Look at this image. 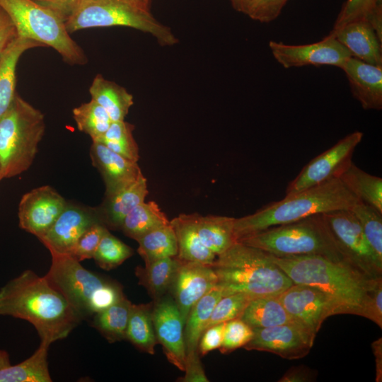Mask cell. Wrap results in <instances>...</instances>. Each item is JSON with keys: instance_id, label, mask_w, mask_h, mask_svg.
Listing matches in <instances>:
<instances>
[{"instance_id": "1", "label": "cell", "mask_w": 382, "mask_h": 382, "mask_svg": "<svg viewBox=\"0 0 382 382\" xmlns=\"http://www.w3.org/2000/svg\"><path fill=\"white\" fill-rule=\"evenodd\" d=\"M0 315L32 324L40 341L66 338L82 318L46 279L27 270L0 289Z\"/></svg>"}, {"instance_id": "2", "label": "cell", "mask_w": 382, "mask_h": 382, "mask_svg": "<svg viewBox=\"0 0 382 382\" xmlns=\"http://www.w3.org/2000/svg\"><path fill=\"white\" fill-rule=\"evenodd\" d=\"M270 255L294 284L322 290L340 306L343 314L362 316L371 289L382 277H369L347 263L319 255Z\"/></svg>"}, {"instance_id": "3", "label": "cell", "mask_w": 382, "mask_h": 382, "mask_svg": "<svg viewBox=\"0 0 382 382\" xmlns=\"http://www.w3.org/2000/svg\"><path fill=\"white\" fill-rule=\"evenodd\" d=\"M360 201L342 183L333 178L323 183L286 195L255 213L236 219V241L268 228L337 210H351Z\"/></svg>"}, {"instance_id": "4", "label": "cell", "mask_w": 382, "mask_h": 382, "mask_svg": "<svg viewBox=\"0 0 382 382\" xmlns=\"http://www.w3.org/2000/svg\"><path fill=\"white\" fill-rule=\"evenodd\" d=\"M212 267L224 296H278L294 284L270 254L238 241L216 256Z\"/></svg>"}, {"instance_id": "5", "label": "cell", "mask_w": 382, "mask_h": 382, "mask_svg": "<svg viewBox=\"0 0 382 382\" xmlns=\"http://www.w3.org/2000/svg\"><path fill=\"white\" fill-rule=\"evenodd\" d=\"M238 241L277 257L319 255L350 265L340 250L323 214L272 226Z\"/></svg>"}, {"instance_id": "6", "label": "cell", "mask_w": 382, "mask_h": 382, "mask_svg": "<svg viewBox=\"0 0 382 382\" xmlns=\"http://www.w3.org/2000/svg\"><path fill=\"white\" fill-rule=\"evenodd\" d=\"M50 253L52 262L45 277L82 319L106 309L125 296L118 283L86 269L71 255Z\"/></svg>"}, {"instance_id": "7", "label": "cell", "mask_w": 382, "mask_h": 382, "mask_svg": "<svg viewBox=\"0 0 382 382\" xmlns=\"http://www.w3.org/2000/svg\"><path fill=\"white\" fill-rule=\"evenodd\" d=\"M150 0H79L73 13L65 21L70 34L91 28L123 26L150 34L162 46L178 42L170 28L150 11Z\"/></svg>"}, {"instance_id": "8", "label": "cell", "mask_w": 382, "mask_h": 382, "mask_svg": "<svg viewBox=\"0 0 382 382\" xmlns=\"http://www.w3.org/2000/svg\"><path fill=\"white\" fill-rule=\"evenodd\" d=\"M45 131V116L17 93L0 118V167L4 178L32 165Z\"/></svg>"}, {"instance_id": "9", "label": "cell", "mask_w": 382, "mask_h": 382, "mask_svg": "<svg viewBox=\"0 0 382 382\" xmlns=\"http://www.w3.org/2000/svg\"><path fill=\"white\" fill-rule=\"evenodd\" d=\"M20 37L31 39L55 50L70 65H83L87 57L71 37L64 21L33 0H0Z\"/></svg>"}, {"instance_id": "10", "label": "cell", "mask_w": 382, "mask_h": 382, "mask_svg": "<svg viewBox=\"0 0 382 382\" xmlns=\"http://www.w3.org/2000/svg\"><path fill=\"white\" fill-rule=\"evenodd\" d=\"M323 214L347 262L369 277H382V262L375 256L352 212L344 209Z\"/></svg>"}, {"instance_id": "11", "label": "cell", "mask_w": 382, "mask_h": 382, "mask_svg": "<svg viewBox=\"0 0 382 382\" xmlns=\"http://www.w3.org/2000/svg\"><path fill=\"white\" fill-rule=\"evenodd\" d=\"M277 296L294 321L315 336L326 318L343 314L330 296L313 286L293 284Z\"/></svg>"}, {"instance_id": "12", "label": "cell", "mask_w": 382, "mask_h": 382, "mask_svg": "<svg viewBox=\"0 0 382 382\" xmlns=\"http://www.w3.org/2000/svg\"><path fill=\"white\" fill-rule=\"evenodd\" d=\"M363 135L359 131L350 133L311 160L288 185L286 195L339 178L352 163L354 151L362 140Z\"/></svg>"}, {"instance_id": "13", "label": "cell", "mask_w": 382, "mask_h": 382, "mask_svg": "<svg viewBox=\"0 0 382 382\" xmlns=\"http://www.w3.org/2000/svg\"><path fill=\"white\" fill-rule=\"evenodd\" d=\"M269 47L274 58L285 69L309 65L340 68L352 57L330 33L322 40L311 44L294 45L271 40Z\"/></svg>"}, {"instance_id": "14", "label": "cell", "mask_w": 382, "mask_h": 382, "mask_svg": "<svg viewBox=\"0 0 382 382\" xmlns=\"http://www.w3.org/2000/svg\"><path fill=\"white\" fill-rule=\"evenodd\" d=\"M316 336L296 322L265 328H253V336L243 347L275 354L286 359L306 357L311 351Z\"/></svg>"}, {"instance_id": "15", "label": "cell", "mask_w": 382, "mask_h": 382, "mask_svg": "<svg viewBox=\"0 0 382 382\" xmlns=\"http://www.w3.org/2000/svg\"><path fill=\"white\" fill-rule=\"evenodd\" d=\"M66 203V200L50 185H42L26 192L18 204L20 228L39 238L54 224Z\"/></svg>"}, {"instance_id": "16", "label": "cell", "mask_w": 382, "mask_h": 382, "mask_svg": "<svg viewBox=\"0 0 382 382\" xmlns=\"http://www.w3.org/2000/svg\"><path fill=\"white\" fill-rule=\"evenodd\" d=\"M96 223H102L96 207L67 202L54 224L38 239L50 252L70 255L80 236Z\"/></svg>"}, {"instance_id": "17", "label": "cell", "mask_w": 382, "mask_h": 382, "mask_svg": "<svg viewBox=\"0 0 382 382\" xmlns=\"http://www.w3.org/2000/svg\"><path fill=\"white\" fill-rule=\"evenodd\" d=\"M217 283L212 265L179 260L169 290L184 324L194 304Z\"/></svg>"}, {"instance_id": "18", "label": "cell", "mask_w": 382, "mask_h": 382, "mask_svg": "<svg viewBox=\"0 0 382 382\" xmlns=\"http://www.w3.org/2000/svg\"><path fill=\"white\" fill-rule=\"evenodd\" d=\"M151 316L157 342L168 361L183 371L186 356L184 323L173 299L163 296L156 300Z\"/></svg>"}, {"instance_id": "19", "label": "cell", "mask_w": 382, "mask_h": 382, "mask_svg": "<svg viewBox=\"0 0 382 382\" xmlns=\"http://www.w3.org/2000/svg\"><path fill=\"white\" fill-rule=\"evenodd\" d=\"M340 69L347 76L353 96L364 109H382V66L350 57Z\"/></svg>"}, {"instance_id": "20", "label": "cell", "mask_w": 382, "mask_h": 382, "mask_svg": "<svg viewBox=\"0 0 382 382\" xmlns=\"http://www.w3.org/2000/svg\"><path fill=\"white\" fill-rule=\"evenodd\" d=\"M90 156L103 180L105 195L132 183L142 175L137 162L122 156L100 143L93 141Z\"/></svg>"}, {"instance_id": "21", "label": "cell", "mask_w": 382, "mask_h": 382, "mask_svg": "<svg viewBox=\"0 0 382 382\" xmlns=\"http://www.w3.org/2000/svg\"><path fill=\"white\" fill-rule=\"evenodd\" d=\"M330 33L349 51L353 57L372 65L382 66V40L367 21H352L332 29Z\"/></svg>"}, {"instance_id": "22", "label": "cell", "mask_w": 382, "mask_h": 382, "mask_svg": "<svg viewBox=\"0 0 382 382\" xmlns=\"http://www.w3.org/2000/svg\"><path fill=\"white\" fill-rule=\"evenodd\" d=\"M147 180L143 174L132 183L105 195L101 204L96 207L102 223L109 229H120L125 217L148 195Z\"/></svg>"}, {"instance_id": "23", "label": "cell", "mask_w": 382, "mask_h": 382, "mask_svg": "<svg viewBox=\"0 0 382 382\" xmlns=\"http://www.w3.org/2000/svg\"><path fill=\"white\" fill-rule=\"evenodd\" d=\"M175 231L178 253L183 261L212 265L216 255L202 242L195 225V213L180 214L170 221Z\"/></svg>"}, {"instance_id": "24", "label": "cell", "mask_w": 382, "mask_h": 382, "mask_svg": "<svg viewBox=\"0 0 382 382\" xmlns=\"http://www.w3.org/2000/svg\"><path fill=\"white\" fill-rule=\"evenodd\" d=\"M45 47L31 39L18 36L6 48L0 59V118L10 108L16 93V70L18 62L26 50Z\"/></svg>"}, {"instance_id": "25", "label": "cell", "mask_w": 382, "mask_h": 382, "mask_svg": "<svg viewBox=\"0 0 382 382\" xmlns=\"http://www.w3.org/2000/svg\"><path fill=\"white\" fill-rule=\"evenodd\" d=\"M91 99L102 106L112 122L125 120L134 104L133 96L124 87L105 79L95 76L89 88Z\"/></svg>"}, {"instance_id": "26", "label": "cell", "mask_w": 382, "mask_h": 382, "mask_svg": "<svg viewBox=\"0 0 382 382\" xmlns=\"http://www.w3.org/2000/svg\"><path fill=\"white\" fill-rule=\"evenodd\" d=\"M235 218L195 213L197 233L204 243L216 256L236 242L234 235Z\"/></svg>"}, {"instance_id": "27", "label": "cell", "mask_w": 382, "mask_h": 382, "mask_svg": "<svg viewBox=\"0 0 382 382\" xmlns=\"http://www.w3.org/2000/svg\"><path fill=\"white\" fill-rule=\"evenodd\" d=\"M224 296L216 284L191 308L184 324L185 353L198 351V343L217 301Z\"/></svg>"}, {"instance_id": "28", "label": "cell", "mask_w": 382, "mask_h": 382, "mask_svg": "<svg viewBox=\"0 0 382 382\" xmlns=\"http://www.w3.org/2000/svg\"><path fill=\"white\" fill-rule=\"evenodd\" d=\"M50 344L40 341L35 352L18 364L0 370V382H51L47 355Z\"/></svg>"}, {"instance_id": "29", "label": "cell", "mask_w": 382, "mask_h": 382, "mask_svg": "<svg viewBox=\"0 0 382 382\" xmlns=\"http://www.w3.org/2000/svg\"><path fill=\"white\" fill-rule=\"evenodd\" d=\"M241 318L253 328H265L293 322L277 296L252 299Z\"/></svg>"}, {"instance_id": "30", "label": "cell", "mask_w": 382, "mask_h": 382, "mask_svg": "<svg viewBox=\"0 0 382 382\" xmlns=\"http://www.w3.org/2000/svg\"><path fill=\"white\" fill-rule=\"evenodd\" d=\"M179 262L176 256L166 257L145 262L135 270L139 284L144 286L156 300L170 289Z\"/></svg>"}, {"instance_id": "31", "label": "cell", "mask_w": 382, "mask_h": 382, "mask_svg": "<svg viewBox=\"0 0 382 382\" xmlns=\"http://www.w3.org/2000/svg\"><path fill=\"white\" fill-rule=\"evenodd\" d=\"M339 178L360 201L382 214L381 178L371 175L351 163Z\"/></svg>"}, {"instance_id": "32", "label": "cell", "mask_w": 382, "mask_h": 382, "mask_svg": "<svg viewBox=\"0 0 382 382\" xmlns=\"http://www.w3.org/2000/svg\"><path fill=\"white\" fill-rule=\"evenodd\" d=\"M170 224L164 212L154 201L142 202L123 219L120 230L137 241L145 233Z\"/></svg>"}, {"instance_id": "33", "label": "cell", "mask_w": 382, "mask_h": 382, "mask_svg": "<svg viewBox=\"0 0 382 382\" xmlns=\"http://www.w3.org/2000/svg\"><path fill=\"white\" fill-rule=\"evenodd\" d=\"M152 304H132L126 340L139 350L154 354L157 344L152 316Z\"/></svg>"}, {"instance_id": "34", "label": "cell", "mask_w": 382, "mask_h": 382, "mask_svg": "<svg viewBox=\"0 0 382 382\" xmlns=\"http://www.w3.org/2000/svg\"><path fill=\"white\" fill-rule=\"evenodd\" d=\"M132 304L124 296L111 306L94 314L93 326L110 342L126 340Z\"/></svg>"}, {"instance_id": "35", "label": "cell", "mask_w": 382, "mask_h": 382, "mask_svg": "<svg viewBox=\"0 0 382 382\" xmlns=\"http://www.w3.org/2000/svg\"><path fill=\"white\" fill-rule=\"evenodd\" d=\"M137 252L144 263L166 257H175L178 253L177 240L170 224L155 228L137 240Z\"/></svg>"}, {"instance_id": "36", "label": "cell", "mask_w": 382, "mask_h": 382, "mask_svg": "<svg viewBox=\"0 0 382 382\" xmlns=\"http://www.w3.org/2000/svg\"><path fill=\"white\" fill-rule=\"evenodd\" d=\"M357 20H366L370 23L381 40L382 0H346L334 23L333 29Z\"/></svg>"}, {"instance_id": "37", "label": "cell", "mask_w": 382, "mask_h": 382, "mask_svg": "<svg viewBox=\"0 0 382 382\" xmlns=\"http://www.w3.org/2000/svg\"><path fill=\"white\" fill-rule=\"evenodd\" d=\"M134 125L125 120L112 122L105 133L95 142L105 145L122 156L138 162L139 149L134 136Z\"/></svg>"}, {"instance_id": "38", "label": "cell", "mask_w": 382, "mask_h": 382, "mask_svg": "<svg viewBox=\"0 0 382 382\" xmlns=\"http://www.w3.org/2000/svg\"><path fill=\"white\" fill-rule=\"evenodd\" d=\"M72 113L78 129L88 134L92 141L102 137L112 122L105 109L93 99L74 108Z\"/></svg>"}, {"instance_id": "39", "label": "cell", "mask_w": 382, "mask_h": 382, "mask_svg": "<svg viewBox=\"0 0 382 382\" xmlns=\"http://www.w3.org/2000/svg\"><path fill=\"white\" fill-rule=\"evenodd\" d=\"M351 211L359 222L375 256L382 262V214L361 201H359Z\"/></svg>"}, {"instance_id": "40", "label": "cell", "mask_w": 382, "mask_h": 382, "mask_svg": "<svg viewBox=\"0 0 382 382\" xmlns=\"http://www.w3.org/2000/svg\"><path fill=\"white\" fill-rule=\"evenodd\" d=\"M133 255L132 249L108 229L102 237L93 259L100 268L114 269Z\"/></svg>"}, {"instance_id": "41", "label": "cell", "mask_w": 382, "mask_h": 382, "mask_svg": "<svg viewBox=\"0 0 382 382\" xmlns=\"http://www.w3.org/2000/svg\"><path fill=\"white\" fill-rule=\"evenodd\" d=\"M253 298L243 293H233L223 296L217 301L205 329L216 324L241 318Z\"/></svg>"}, {"instance_id": "42", "label": "cell", "mask_w": 382, "mask_h": 382, "mask_svg": "<svg viewBox=\"0 0 382 382\" xmlns=\"http://www.w3.org/2000/svg\"><path fill=\"white\" fill-rule=\"evenodd\" d=\"M253 329L241 318L226 322L222 344L219 351L228 354L243 347L253 337Z\"/></svg>"}, {"instance_id": "43", "label": "cell", "mask_w": 382, "mask_h": 382, "mask_svg": "<svg viewBox=\"0 0 382 382\" xmlns=\"http://www.w3.org/2000/svg\"><path fill=\"white\" fill-rule=\"evenodd\" d=\"M108 229L102 223L92 225L80 236L70 255L79 262L92 259L102 237Z\"/></svg>"}, {"instance_id": "44", "label": "cell", "mask_w": 382, "mask_h": 382, "mask_svg": "<svg viewBox=\"0 0 382 382\" xmlns=\"http://www.w3.org/2000/svg\"><path fill=\"white\" fill-rule=\"evenodd\" d=\"M288 0H251L245 14L251 19L269 23L277 18Z\"/></svg>"}, {"instance_id": "45", "label": "cell", "mask_w": 382, "mask_h": 382, "mask_svg": "<svg viewBox=\"0 0 382 382\" xmlns=\"http://www.w3.org/2000/svg\"><path fill=\"white\" fill-rule=\"evenodd\" d=\"M362 317L382 328V277L376 281L371 289Z\"/></svg>"}, {"instance_id": "46", "label": "cell", "mask_w": 382, "mask_h": 382, "mask_svg": "<svg viewBox=\"0 0 382 382\" xmlns=\"http://www.w3.org/2000/svg\"><path fill=\"white\" fill-rule=\"evenodd\" d=\"M225 323L212 325L203 331L198 343V352L200 357L220 347L223 341Z\"/></svg>"}, {"instance_id": "47", "label": "cell", "mask_w": 382, "mask_h": 382, "mask_svg": "<svg viewBox=\"0 0 382 382\" xmlns=\"http://www.w3.org/2000/svg\"><path fill=\"white\" fill-rule=\"evenodd\" d=\"M185 375L180 378L183 382H207L209 381L202 364L198 351L186 354L184 371Z\"/></svg>"}, {"instance_id": "48", "label": "cell", "mask_w": 382, "mask_h": 382, "mask_svg": "<svg viewBox=\"0 0 382 382\" xmlns=\"http://www.w3.org/2000/svg\"><path fill=\"white\" fill-rule=\"evenodd\" d=\"M18 37L14 23L8 13L0 6V59L8 45Z\"/></svg>"}, {"instance_id": "49", "label": "cell", "mask_w": 382, "mask_h": 382, "mask_svg": "<svg viewBox=\"0 0 382 382\" xmlns=\"http://www.w3.org/2000/svg\"><path fill=\"white\" fill-rule=\"evenodd\" d=\"M50 10L64 22L74 11L79 0H33Z\"/></svg>"}, {"instance_id": "50", "label": "cell", "mask_w": 382, "mask_h": 382, "mask_svg": "<svg viewBox=\"0 0 382 382\" xmlns=\"http://www.w3.org/2000/svg\"><path fill=\"white\" fill-rule=\"evenodd\" d=\"M315 374L312 370L303 366H295L288 370L284 375L279 380L282 382H305L311 381L313 378Z\"/></svg>"}, {"instance_id": "51", "label": "cell", "mask_w": 382, "mask_h": 382, "mask_svg": "<svg viewBox=\"0 0 382 382\" xmlns=\"http://www.w3.org/2000/svg\"><path fill=\"white\" fill-rule=\"evenodd\" d=\"M373 352L376 357V381L381 382L382 379V340L378 339L372 343Z\"/></svg>"}, {"instance_id": "52", "label": "cell", "mask_w": 382, "mask_h": 382, "mask_svg": "<svg viewBox=\"0 0 382 382\" xmlns=\"http://www.w3.org/2000/svg\"><path fill=\"white\" fill-rule=\"evenodd\" d=\"M233 8L245 14L248 5L251 0H230Z\"/></svg>"}, {"instance_id": "53", "label": "cell", "mask_w": 382, "mask_h": 382, "mask_svg": "<svg viewBox=\"0 0 382 382\" xmlns=\"http://www.w3.org/2000/svg\"><path fill=\"white\" fill-rule=\"evenodd\" d=\"M11 365L9 354L6 350L0 349V370Z\"/></svg>"}, {"instance_id": "54", "label": "cell", "mask_w": 382, "mask_h": 382, "mask_svg": "<svg viewBox=\"0 0 382 382\" xmlns=\"http://www.w3.org/2000/svg\"><path fill=\"white\" fill-rule=\"evenodd\" d=\"M3 179H4V178H3V176H2V173H1V167H0V181H1V180H3Z\"/></svg>"}]
</instances>
